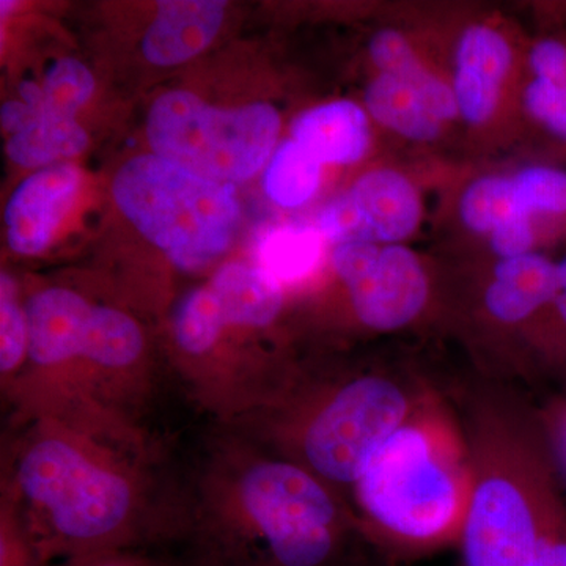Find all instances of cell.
Returning a JSON list of instances; mask_svg holds the SVG:
<instances>
[{
	"instance_id": "obj_1",
	"label": "cell",
	"mask_w": 566,
	"mask_h": 566,
	"mask_svg": "<svg viewBox=\"0 0 566 566\" xmlns=\"http://www.w3.org/2000/svg\"><path fill=\"white\" fill-rule=\"evenodd\" d=\"M472 480L463 417L438 389L378 447L348 505L367 545L415 560L460 545Z\"/></svg>"
},
{
	"instance_id": "obj_2",
	"label": "cell",
	"mask_w": 566,
	"mask_h": 566,
	"mask_svg": "<svg viewBox=\"0 0 566 566\" xmlns=\"http://www.w3.org/2000/svg\"><path fill=\"white\" fill-rule=\"evenodd\" d=\"M471 446V504L463 566H538L566 523L557 465L536 412L512 395L479 390L461 415Z\"/></svg>"
},
{
	"instance_id": "obj_3",
	"label": "cell",
	"mask_w": 566,
	"mask_h": 566,
	"mask_svg": "<svg viewBox=\"0 0 566 566\" xmlns=\"http://www.w3.org/2000/svg\"><path fill=\"white\" fill-rule=\"evenodd\" d=\"M438 389L416 368L390 360L342 374H290L263 406L268 442L348 502L378 447Z\"/></svg>"
},
{
	"instance_id": "obj_4",
	"label": "cell",
	"mask_w": 566,
	"mask_h": 566,
	"mask_svg": "<svg viewBox=\"0 0 566 566\" xmlns=\"http://www.w3.org/2000/svg\"><path fill=\"white\" fill-rule=\"evenodd\" d=\"M28 524L17 526L39 566L122 551L133 538L140 490L123 461L62 422L40 424L11 468Z\"/></svg>"
},
{
	"instance_id": "obj_5",
	"label": "cell",
	"mask_w": 566,
	"mask_h": 566,
	"mask_svg": "<svg viewBox=\"0 0 566 566\" xmlns=\"http://www.w3.org/2000/svg\"><path fill=\"white\" fill-rule=\"evenodd\" d=\"M233 531L264 566H340L365 542L348 502L303 465L274 450L233 469Z\"/></svg>"
},
{
	"instance_id": "obj_6",
	"label": "cell",
	"mask_w": 566,
	"mask_h": 566,
	"mask_svg": "<svg viewBox=\"0 0 566 566\" xmlns=\"http://www.w3.org/2000/svg\"><path fill=\"white\" fill-rule=\"evenodd\" d=\"M557 263L551 253L463 263L449 273L446 329L460 335L491 378L527 374V344L545 311Z\"/></svg>"
},
{
	"instance_id": "obj_7",
	"label": "cell",
	"mask_w": 566,
	"mask_h": 566,
	"mask_svg": "<svg viewBox=\"0 0 566 566\" xmlns=\"http://www.w3.org/2000/svg\"><path fill=\"white\" fill-rule=\"evenodd\" d=\"M112 192L123 214L182 271L202 270L226 252L240 216L232 186L156 155L125 164Z\"/></svg>"
},
{
	"instance_id": "obj_8",
	"label": "cell",
	"mask_w": 566,
	"mask_h": 566,
	"mask_svg": "<svg viewBox=\"0 0 566 566\" xmlns=\"http://www.w3.org/2000/svg\"><path fill=\"white\" fill-rule=\"evenodd\" d=\"M153 151L207 180H249L273 158L281 115L271 104L216 109L189 92L153 104L147 125Z\"/></svg>"
},
{
	"instance_id": "obj_9",
	"label": "cell",
	"mask_w": 566,
	"mask_h": 566,
	"mask_svg": "<svg viewBox=\"0 0 566 566\" xmlns=\"http://www.w3.org/2000/svg\"><path fill=\"white\" fill-rule=\"evenodd\" d=\"M331 266L352 322L364 334L446 327L449 273L408 244L334 245Z\"/></svg>"
},
{
	"instance_id": "obj_10",
	"label": "cell",
	"mask_w": 566,
	"mask_h": 566,
	"mask_svg": "<svg viewBox=\"0 0 566 566\" xmlns=\"http://www.w3.org/2000/svg\"><path fill=\"white\" fill-rule=\"evenodd\" d=\"M527 39L499 14L479 13L453 28L444 48L460 132L493 147L521 132L517 93Z\"/></svg>"
},
{
	"instance_id": "obj_11",
	"label": "cell",
	"mask_w": 566,
	"mask_h": 566,
	"mask_svg": "<svg viewBox=\"0 0 566 566\" xmlns=\"http://www.w3.org/2000/svg\"><path fill=\"white\" fill-rule=\"evenodd\" d=\"M423 188L394 163L375 164L331 200L314 222L327 243L408 244L424 221Z\"/></svg>"
},
{
	"instance_id": "obj_12",
	"label": "cell",
	"mask_w": 566,
	"mask_h": 566,
	"mask_svg": "<svg viewBox=\"0 0 566 566\" xmlns=\"http://www.w3.org/2000/svg\"><path fill=\"white\" fill-rule=\"evenodd\" d=\"M374 71L389 74L419 93L434 114L452 129H460L455 96L444 50L411 29L385 25L368 40Z\"/></svg>"
},
{
	"instance_id": "obj_13",
	"label": "cell",
	"mask_w": 566,
	"mask_h": 566,
	"mask_svg": "<svg viewBox=\"0 0 566 566\" xmlns=\"http://www.w3.org/2000/svg\"><path fill=\"white\" fill-rule=\"evenodd\" d=\"M80 185V170L70 164L48 167L22 182L6 210L10 248L22 255L44 251L76 199Z\"/></svg>"
},
{
	"instance_id": "obj_14",
	"label": "cell",
	"mask_w": 566,
	"mask_h": 566,
	"mask_svg": "<svg viewBox=\"0 0 566 566\" xmlns=\"http://www.w3.org/2000/svg\"><path fill=\"white\" fill-rule=\"evenodd\" d=\"M93 307L69 289L33 294L24 307L29 359L39 367H57L84 354Z\"/></svg>"
},
{
	"instance_id": "obj_15",
	"label": "cell",
	"mask_w": 566,
	"mask_h": 566,
	"mask_svg": "<svg viewBox=\"0 0 566 566\" xmlns=\"http://www.w3.org/2000/svg\"><path fill=\"white\" fill-rule=\"evenodd\" d=\"M376 126L364 104L335 99L297 115L290 137L323 166H356L370 156Z\"/></svg>"
},
{
	"instance_id": "obj_16",
	"label": "cell",
	"mask_w": 566,
	"mask_h": 566,
	"mask_svg": "<svg viewBox=\"0 0 566 566\" xmlns=\"http://www.w3.org/2000/svg\"><path fill=\"white\" fill-rule=\"evenodd\" d=\"M363 98L376 128L403 144L436 148L453 132L419 93L389 74L374 71L365 84Z\"/></svg>"
},
{
	"instance_id": "obj_17",
	"label": "cell",
	"mask_w": 566,
	"mask_h": 566,
	"mask_svg": "<svg viewBox=\"0 0 566 566\" xmlns=\"http://www.w3.org/2000/svg\"><path fill=\"white\" fill-rule=\"evenodd\" d=\"M226 2L167 0L144 39L145 57L159 66L177 65L202 52L222 24Z\"/></svg>"
},
{
	"instance_id": "obj_18",
	"label": "cell",
	"mask_w": 566,
	"mask_h": 566,
	"mask_svg": "<svg viewBox=\"0 0 566 566\" xmlns=\"http://www.w3.org/2000/svg\"><path fill=\"white\" fill-rule=\"evenodd\" d=\"M208 286L218 297L229 326H271L285 304V289L259 264H226Z\"/></svg>"
},
{
	"instance_id": "obj_19",
	"label": "cell",
	"mask_w": 566,
	"mask_h": 566,
	"mask_svg": "<svg viewBox=\"0 0 566 566\" xmlns=\"http://www.w3.org/2000/svg\"><path fill=\"white\" fill-rule=\"evenodd\" d=\"M326 243L315 223H281L260 237L256 264L283 289H293L307 283L322 270Z\"/></svg>"
},
{
	"instance_id": "obj_20",
	"label": "cell",
	"mask_w": 566,
	"mask_h": 566,
	"mask_svg": "<svg viewBox=\"0 0 566 566\" xmlns=\"http://www.w3.org/2000/svg\"><path fill=\"white\" fill-rule=\"evenodd\" d=\"M87 134L74 120L50 117L33 109L31 120L11 134L7 153L22 167H41L80 155L87 147Z\"/></svg>"
},
{
	"instance_id": "obj_21",
	"label": "cell",
	"mask_w": 566,
	"mask_h": 566,
	"mask_svg": "<svg viewBox=\"0 0 566 566\" xmlns=\"http://www.w3.org/2000/svg\"><path fill=\"white\" fill-rule=\"evenodd\" d=\"M323 164L292 137L275 148L264 172V192L277 207L294 210L311 202L322 188Z\"/></svg>"
},
{
	"instance_id": "obj_22",
	"label": "cell",
	"mask_w": 566,
	"mask_h": 566,
	"mask_svg": "<svg viewBox=\"0 0 566 566\" xmlns=\"http://www.w3.org/2000/svg\"><path fill=\"white\" fill-rule=\"evenodd\" d=\"M144 346V334L132 316L95 305L82 359L109 370H123L140 359Z\"/></svg>"
},
{
	"instance_id": "obj_23",
	"label": "cell",
	"mask_w": 566,
	"mask_h": 566,
	"mask_svg": "<svg viewBox=\"0 0 566 566\" xmlns=\"http://www.w3.org/2000/svg\"><path fill=\"white\" fill-rule=\"evenodd\" d=\"M520 129H531L566 153V84L527 76L517 93Z\"/></svg>"
},
{
	"instance_id": "obj_24",
	"label": "cell",
	"mask_w": 566,
	"mask_h": 566,
	"mask_svg": "<svg viewBox=\"0 0 566 566\" xmlns=\"http://www.w3.org/2000/svg\"><path fill=\"white\" fill-rule=\"evenodd\" d=\"M221 304L210 286L192 290L182 297L174 318V334L186 354L202 356L211 352L226 329Z\"/></svg>"
},
{
	"instance_id": "obj_25",
	"label": "cell",
	"mask_w": 566,
	"mask_h": 566,
	"mask_svg": "<svg viewBox=\"0 0 566 566\" xmlns=\"http://www.w3.org/2000/svg\"><path fill=\"white\" fill-rule=\"evenodd\" d=\"M556 286L527 344L528 368L566 367V252L556 259Z\"/></svg>"
},
{
	"instance_id": "obj_26",
	"label": "cell",
	"mask_w": 566,
	"mask_h": 566,
	"mask_svg": "<svg viewBox=\"0 0 566 566\" xmlns=\"http://www.w3.org/2000/svg\"><path fill=\"white\" fill-rule=\"evenodd\" d=\"M43 104L40 112L62 120H74L95 91V80L87 66L76 59H61L44 77Z\"/></svg>"
},
{
	"instance_id": "obj_27",
	"label": "cell",
	"mask_w": 566,
	"mask_h": 566,
	"mask_svg": "<svg viewBox=\"0 0 566 566\" xmlns=\"http://www.w3.org/2000/svg\"><path fill=\"white\" fill-rule=\"evenodd\" d=\"M17 285L9 275L0 277V370L17 371L29 353L28 322L24 308L18 304Z\"/></svg>"
},
{
	"instance_id": "obj_28",
	"label": "cell",
	"mask_w": 566,
	"mask_h": 566,
	"mask_svg": "<svg viewBox=\"0 0 566 566\" xmlns=\"http://www.w3.org/2000/svg\"><path fill=\"white\" fill-rule=\"evenodd\" d=\"M524 74L566 84V31H546L527 39Z\"/></svg>"
},
{
	"instance_id": "obj_29",
	"label": "cell",
	"mask_w": 566,
	"mask_h": 566,
	"mask_svg": "<svg viewBox=\"0 0 566 566\" xmlns=\"http://www.w3.org/2000/svg\"><path fill=\"white\" fill-rule=\"evenodd\" d=\"M543 433L556 461L566 474V398H554L536 411Z\"/></svg>"
},
{
	"instance_id": "obj_30",
	"label": "cell",
	"mask_w": 566,
	"mask_h": 566,
	"mask_svg": "<svg viewBox=\"0 0 566 566\" xmlns=\"http://www.w3.org/2000/svg\"><path fill=\"white\" fill-rule=\"evenodd\" d=\"M50 566H151L140 558L129 556L122 551H109V553L93 554V556L71 558Z\"/></svg>"
},
{
	"instance_id": "obj_31",
	"label": "cell",
	"mask_w": 566,
	"mask_h": 566,
	"mask_svg": "<svg viewBox=\"0 0 566 566\" xmlns=\"http://www.w3.org/2000/svg\"><path fill=\"white\" fill-rule=\"evenodd\" d=\"M538 566H566V523L547 543Z\"/></svg>"
}]
</instances>
